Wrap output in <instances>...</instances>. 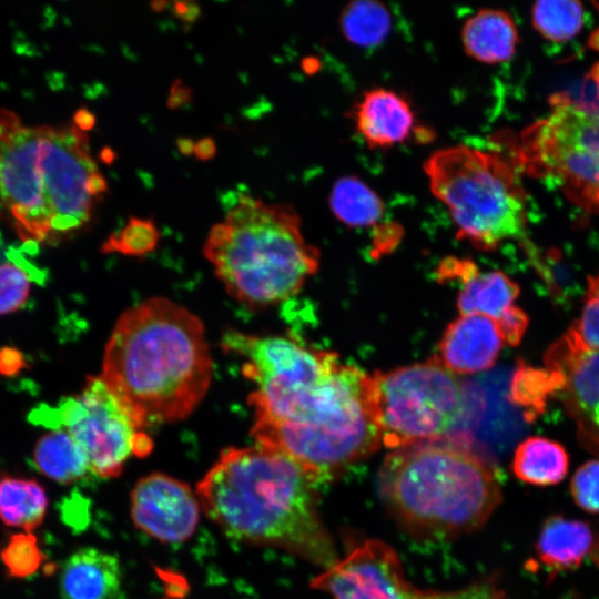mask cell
Segmentation results:
<instances>
[{"mask_svg":"<svg viewBox=\"0 0 599 599\" xmlns=\"http://www.w3.org/2000/svg\"><path fill=\"white\" fill-rule=\"evenodd\" d=\"M22 367V356L11 348L0 351V372L3 374L16 373Z\"/></svg>","mask_w":599,"mask_h":599,"instance_id":"35","label":"cell"},{"mask_svg":"<svg viewBox=\"0 0 599 599\" xmlns=\"http://www.w3.org/2000/svg\"><path fill=\"white\" fill-rule=\"evenodd\" d=\"M504 342L493 318L480 314L461 315L444 332L437 358L454 374L479 373L495 364Z\"/></svg>","mask_w":599,"mask_h":599,"instance_id":"15","label":"cell"},{"mask_svg":"<svg viewBox=\"0 0 599 599\" xmlns=\"http://www.w3.org/2000/svg\"><path fill=\"white\" fill-rule=\"evenodd\" d=\"M497 324L504 341L516 346L527 328L528 317L519 307L514 306Z\"/></svg>","mask_w":599,"mask_h":599,"instance_id":"33","label":"cell"},{"mask_svg":"<svg viewBox=\"0 0 599 599\" xmlns=\"http://www.w3.org/2000/svg\"><path fill=\"white\" fill-rule=\"evenodd\" d=\"M532 23L546 39L562 42L573 38L583 23V8L578 1L544 0L534 4Z\"/></svg>","mask_w":599,"mask_h":599,"instance_id":"27","label":"cell"},{"mask_svg":"<svg viewBox=\"0 0 599 599\" xmlns=\"http://www.w3.org/2000/svg\"><path fill=\"white\" fill-rule=\"evenodd\" d=\"M173 12L184 22L192 23L200 17V7L195 2H174Z\"/></svg>","mask_w":599,"mask_h":599,"instance_id":"36","label":"cell"},{"mask_svg":"<svg viewBox=\"0 0 599 599\" xmlns=\"http://www.w3.org/2000/svg\"><path fill=\"white\" fill-rule=\"evenodd\" d=\"M7 573L12 578H27L38 571L44 556L31 532L14 534L0 552Z\"/></svg>","mask_w":599,"mask_h":599,"instance_id":"29","label":"cell"},{"mask_svg":"<svg viewBox=\"0 0 599 599\" xmlns=\"http://www.w3.org/2000/svg\"><path fill=\"white\" fill-rule=\"evenodd\" d=\"M33 463L41 474L61 484L74 483L90 470L82 448L62 428L40 437L33 449Z\"/></svg>","mask_w":599,"mask_h":599,"instance_id":"23","label":"cell"},{"mask_svg":"<svg viewBox=\"0 0 599 599\" xmlns=\"http://www.w3.org/2000/svg\"><path fill=\"white\" fill-rule=\"evenodd\" d=\"M108 190V183L104 179V176L100 173V171L93 172L88 181V191L90 195L95 199L100 200V196Z\"/></svg>","mask_w":599,"mask_h":599,"instance_id":"38","label":"cell"},{"mask_svg":"<svg viewBox=\"0 0 599 599\" xmlns=\"http://www.w3.org/2000/svg\"><path fill=\"white\" fill-rule=\"evenodd\" d=\"M212 358L201 319L164 297L118 319L100 375L138 429L187 417L204 398Z\"/></svg>","mask_w":599,"mask_h":599,"instance_id":"1","label":"cell"},{"mask_svg":"<svg viewBox=\"0 0 599 599\" xmlns=\"http://www.w3.org/2000/svg\"><path fill=\"white\" fill-rule=\"evenodd\" d=\"M373 415L382 444L397 449L458 435L466 414V390L437 358L369 379Z\"/></svg>","mask_w":599,"mask_h":599,"instance_id":"7","label":"cell"},{"mask_svg":"<svg viewBox=\"0 0 599 599\" xmlns=\"http://www.w3.org/2000/svg\"><path fill=\"white\" fill-rule=\"evenodd\" d=\"M41 125L0 109V204L24 241H51L40 169Z\"/></svg>","mask_w":599,"mask_h":599,"instance_id":"11","label":"cell"},{"mask_svg":"<svg viewBox=\"0 0 599 599\" xmlns=\"http://www.w3.org/2000/svg\"><path fill=\"white\" fill-rule=\"evenodd\" d=\"M160 240L154 222L130 217L129 222L113 233L102 245L104 253L118 252L130 256H141L153 251Z\"/></svg>","mask_w":599,"mask_h":599,"instance_id":"28","label":"cell"},{"mask_svg":"<svg viewBox=\"0 0 599 599\" xmlns=\"http://www.w3.org/2000/svg\"><path fill=\"white\" fill-rule=\"evenodd\" d=\"M369 379L336 355L314 378L251 404L255 443L288 456L317 481L332 478L382 445Z\"/></svg>","mask_w":599,"mask_h":599,"instance_id":"3","label":"cell"},{"mask_svg":"<svg viewBox=\"0 0 599 599\" xmlns=\"http://www.w3.org/2000/svg\"><path fill=\"white\" fill-rule=\"evenodd\" d=\"M596 539L588 522L561 515L549 516L540 528L530 568L542 570L550 578L577 569L589 556Z\"/></svg>","mask_w":599,"mask_h":599,"instance_id":"18","label":"cell"},{"mask_svg":"<svg viewBox=\"0 0 599 599\" xmlns=\"http://www.w3.org/2000/svg\"><path fill=\"white\" fill-rule=\"evenodd\" d=\"M572 327L588 348L599 352V276L589 278L581 317Z\"/></svg>","mask_w":599,"mask_h":599,"instance_id":"32","label":"cell"},{"mask_svg":"<svg viewBox=\"0 0 599 599\" xmlns=\"http://www.w3.org/2000/svg\"><path fill=\"white\" fill-rule=\"evenodd\" d=\"M193 153L199 160H211L216 153V144L214 139L211 136L200 139L194 145Z\"/></svg>","mask_w":599,"mask_h":599,"instance_id":"37","label":"cell"},{"mask_svg":"<svg viewBox=\"0 0 599 599\" xmlns=\"http://www.w3.org/2000/svg\"><path fill=\"white\" fill-rule=\"evenodd\" d=\"M31 281L14 263L0 264V315L19 311L28 301Z\"/></svg>","mask_w":599,"mask_h":599,"instance_id":"30","label":"cell"},{"mask_svg":"<svg viewBox=\"0 0 599 599\" xmlns=\"http://www.w3.org/2000/svg\"><path fill=\"white\" fill-rule=\"evenodd\" d=\"M120 588L118 558L100 549L82 548L73 552L61 568V599H116Z\"/></svg>","mask_w":599,"mask_h":599,"instance_id":"19","label":"cell"},{"mask_svg":"<svg viewBox=\"0 0 599 599\" xmlns=\"http://www.w3.org/2000/svg\"><path fill=\"white\" fill-rule=\"evenodd\" d=\"M189 485L162 473L141 478L131 491L130 512L138 529L161 542H183L194 534L201 504Z\"/></svg>","mask_w":599,"mask_h":599,"instance_id":"14","label":"cell"},{"mask_svg":"<svg viewBox=\"0 0 599 599\" xmlns=\"http://www.w3.org/2000/svg\"><path fill=\"white\" fill-rule=\"evenodd\" d=\"M379 483L396 518L426 538L474 531L501 501L493 463L460 435L394 449L384 460Z\"/></svg>","mask_w":599,"mask_h":599,"instance_id":"4","label":"cell"},{"mask_svg":"<svg viewBox=\"0 0 599 599\" xmlns=\"http://www.w3.org/2000/svg\"><path fill=\"white\" fill-rule=\"evenodd\" d=\"M570 493L575 504L590 514H599V459L581 465L572 476Z\"/></svg>","mask_w":599,"mask_h":599,"instance_id":"31","label":"cell"},{"mask_svg":"<svg viewBox=\"0 0 599 599\" xmlns=\"http://www.w3.org/2000/svg\"><path fill=\"white\" fill-rule=\"evenodd\" d=\"M424 172L459 238L487 251L524 234L525 195L497 154L465 144L447 146L430 154Z\"/></svg>","mask_w":599,"mask_h":599,"instance_id":"6","label":"cell"},{"mask_svg":"<svg viewBox=\"0 0 599 599\" xmlns=\"http://www.w3.org/2000/svg\"><path fill=\"white\" fill-rule=\"evenodd\" d=\"M545 359L561 376L557 394L576 422L581 445L599 455V352L588 348L571 327Z\"/></svg>","mask_w":599,"mask_h":599,"instance_id":"13","label":"cell"},{"mask_svg":"<svg viewBox=\"0 0 599 599\" xmlns=\"http://www.w3.org/2000/svg\"><path fill=\"white\" fill-rule=\"evenodd\" d=\"M570 599H573L572 597Z\"/></svg>","mask_w":599,"mask_h":599,"instance_id":"43","label":"cell"},{"mask_svg":"<svg viewBox=\"0 0 599 599\" xmlns=\"http://www.w3.org/2000/svg\"><path fill=\"white\" fill-rule=\"evenodd\" d=\"M165 6H166V2H163V1H155L151 3V8L155 11H160L164 9Z\"/></svg>","mask_w":599,"mask_h":599,"instance_id":"42","label":"cell"},{"mask_svg":"<svg viewBox=\"0 0 599 599\" xmlns=\"http://www.w3.org/2000/svg\"><path fill=\"white\" fill-rule=\"evenodd\" d=\"M191 95V88L185 85L182 80L176 79L171 87L166 104L170 109L175 110L189 102Z\"/></svg>","mask_w":599,"mask_h":599,"instance_id":"34","label":"cell"},{"mask_svg":"<svg viewBox=\"0 0 599 599\" xmlns=\"http://www.w3.org/2000/svg\"><path fill=\"white\" fill-rule=\"evenodd\" d=\"M48 496L34 479L11 475L0 476V520L31 532L43 521Z\"/></svg>","mask_w":599,"mask_h":599,"instance_id":"22","label":"cell"},{"mask_svg":"<svg viewBox=\"0 0 599 599\" xmlns=\"http://www.w3.org/2000/svg\"><path fill=\"white\" fill-rule=\"evenodd\" d=\"M40 169L53 241L80 230L92 216L97 200L88 181L99 169L85 132L75 124L41 125Z\"/></svg>","mask_w":599,"mask_h":599,"instance_id":"10","label":"cell"},{"mask_svg":"<svg viewBox=\"0 0 599 599\" xmlns=\"http://www.w3.org/2000/svg\"><path fill=\"white\" fill-rule=\"evenodd\" d=\"M392 19L384 4L374 0L349 2L341 16L343 35L353 44L374 47L389 33Z\"/></svg>","mask_w":599,"mask_h":599,"instance_id":"25","label":"cell"},{"mask_svg":"<svg viewBox=\"0 0 599 599\" xmlns=\"http://www.w3.org/2000/svg\"><path fill=\"white\" fill-rule=\"evenodd\" d=\"M227 293L250 307L283 302L318 267L319 254L286 204H266L242 194L203 247Z\"/></svg>","mask_w":599,"mask_h":599,"instance_id":"5","label":"cell"},{"mask_svg":"<svg viewBox=\"0 0 599 599\" xmlns=\"http://www.w3.org/2000/svg\"><path fill=\"white\" fill-rule=\"evenodd\" d=\"M561 386L559 373L520 364L511 379L510 398L524 408L525 417L531 420L544 410L548 397L558 393Z\"/></svg>","mask_w":599,"mask_h":599,"instance_id":"26","label":"cell"},{"mask_svg":"<svg viewBox=\"0 0 599 599\" xmlns=\"http://www.w3.org/2000/svg\"><path fill=\"white\" fill-rule=\"evenodd\" d=\"M74 124L83 132L89 131L95 125V116L85 108L79 109L74 114Z\"/></svg>","mask_w":599,"mask_h":599,"instance_id":"39","label":"cell"},{"mask_svg":"<svg viewBox=\"0 0 599 599\" xmlns=\"http://www.w3.org/2000/svg\"><path fill=\"white\" fill-rule=\"evenodd\" d=\"M40 423L64 427L87 456L90 470L118 477L131 455L146 456L151 438L138 429L101 376H88L82 392L48 409Z\"/></svg>","mask_w":599,"mask_h":599,"instance_id":"9","label":"cell"},{"mask_svg":"<svg viewBox=\"0 0 599 599\" xmlns=\"http://www.w3.org/2000/svg\"><path fill=\"white\" fill-rule=\"evenodd\" d=\"M99 156H100V160L105 164H112L114 160H116V153L110 146H104L101 150Z\"/></svg>","mask_w":599,"mask_h":599,"instance_id":"41","label":"cell"},{"mask_svg":"<svg viewBox=\"0 0 599 599\" xmlns=\"http://www.w3.org/2000/svg\"><path fill=\"white\" fill-rule=\"evenodd\" d=\"M569 458L557 441L545 437H528L514 454L512 470L520 480L539 487L560 483L568 473Z\"/></svg>","mask_w":599,"mask_h":599,"instance_id":"21","label":"cell"},{"mask_svg":"<svg viewBox=\"0 0 599 599\" xmlns=\"http://www.w3.org/2000/svg\"><path fill=\"white\" fill-rule=\"evenodd\" d=\"M313 586L333 599H502L493 583L455 592L424 591L409 583L395 551L369 540L326 569Z\"/></svg>","mask_w":599,"mask_h":599,"instance_id":"12","label":"cell"},{"mask_svg":"<svg viewBox=\"0 0 599 599\" xmlns=\"http://www.w3.org/2000/svg\"><path fill=\"white\" fill-rule=\"evenodd\" d=\"M353 120L366 144L377 149L406 141L415 123L406 99L385 88L365 92L354 109Z\"/></svg>","mask_w":599,"mask_h":599,"instance_id":"17","label":"cell"},{"mask_svg":"<svg viewBox=\"0 0 599 599\" xmlns=\"http://www.w3.org/2000/svg\"><path fill=\"white\" fill-rule=\"evenodd\" d=\"M194 141L191 138L181 136L176 140V146L181 154L191 155L194 152Z\"/></svg>","mask_w":599,"mask_h":599,"instance_id":"40","label":"cell"},{"mask_svg":"<svg viewBox=\"0 0 599 599\" xmlns=\"http://www.w3.org/2000/svg\"><path fill=\"white\" fill-rule=\"evenodd\" d=\"M316 483L288 456L256 444L224 449L196 494L230 538L277 547L326 570L338 559L318 512Z\"/></svg>","mask_w":599,"mask_h":599,"instance_id":"2","label":"cell"},{"mask_svg":"<svg viewBox=\"0 0 599 599\" xmlns=\"http://www.w3.org/2000/svg\"><path fill=\"white\" fill-rule=\"evenodd\" d=\"M520 158L576 204L599 212V108L555 95L549 115L522 134Z\"/></svg>","mask_w":599,"mask_h":599,"instance_id":"8","label":"cell"},{"mask_svg":"<svg viewBox=\"0 0 599 599\" xmlns=\"http://www.w3.org/2000/svg\"><path fill=\"white\" fill-rule=\"evenodd\" d=\"M465 52L489 64L509 61L516 51L518 32L511 17L496 9H481L468 18L461 30Z\"/></svg>","mask_w":599,"mask_h":599,"instance_id":"20","label":"cell"},{"mask_svg":"<svg viewBox=\"0 0 599 599\" xmlns=\"http://www.w3.org/2000/svg\"><path fill=\"white\" fill-rule=\"evenodd\" d=\"M331 207L343 223L358 227L378 222L384 214L380 197L357 177H342L333 186Z\"/></svg>","mask_w":599,"mask_h":599,"instance_id":"24","label":"cell"},{"mask_svg":"<svg viewBox=\"0 0 599 599\" xmlns=\"http://www.w3.org/2000/svg\"><path fill=\"white\" fill-rule=\"evenodd\" d=\"M438 275L444 280L460 281L457 297L460 315L480 314L498 323L515 306L514 301L519 294L517 284L502 272L481 273L468 260L445 258Z\"/></svg>","mask_w":599,"mask_h":599,"instance_id":"16","label":"cell"}]
</instances>
